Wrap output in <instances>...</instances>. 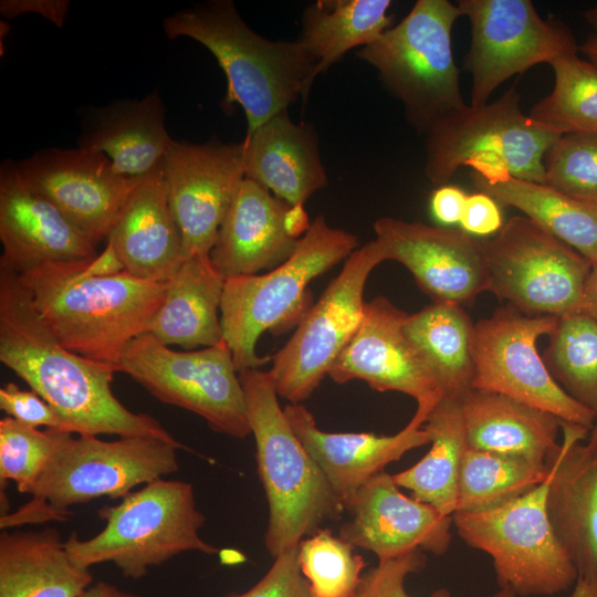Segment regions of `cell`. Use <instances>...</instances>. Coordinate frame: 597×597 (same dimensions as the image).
<instances>
[{"mask_svg": "<svg viewBox=\"0 0 597 597\" xmlns=\"http://www.w3.org/2000/svg\"><path fill=\"white\" fill-rule=\"evenodd\" d=\"M0 362L51 405L77 436L151 437L181 444L158 420L112 390L115 365L65 348L39 317L18 274L0 268Z\"/></svg>", "mask_w": 597, "mask_h": 597, "instance_id": "6da1fadb", "label": "cell"}, {"mask_svg": "<svg viewBox=\"0 0 597 597\" xmlns=\"http://www.w3.org/2000/svg\"><path fill=\"white\" fill-rule=\"evenodd\" d=\"M92 258L49 261L17 274L39 317L65 348L116 365L124 348L147 332L167 282L126 271L102 274Z\"/></svg>", "mask_w": 597, "mask_h": 597, "instance_id": "7a4b0ae2", "label": "cell"}, {"mask_svg": "<svg viewBox=\"0 0 597 597\" xmlns=\"http://www.w3.org/2000/svg\"><path fill=\"white\" fill-rule=\"evenodd\" d=\"M169 40L190 38L212 53L227 77L224 104H239L252 133L303 101L316 78V63L298 41L261 36L230 0H212L177 11L163 21Z\"/></svg>", "mask_w": 597, "mask_h": 597, "instance_id": "3957f363", "label": "cell"}, {"mask_svg": "<svg viewBox=\"0 0 597 597\" xmlns=\"http://www.w3.org/2000/svg\"><path fill=\"white\" fill-rule=\"evenodd\" d=\"M239 376L269 505L265 546L275 558L296 548L324 522L338 520L345 509L294 432L269 370L247 369Z\"/></svg>", "mask_w": 597, "mask_h": 597, "instance_id": "277c9868", "label": "cell"}, {"mask_svg": "<svg viewBox=\"0 0 597 597\" xmlns=\"http://www.w3.org/2000/svg\"><path fill=\"white\" fill-rule=\"evenodd\" d=\"M358 249L357 237L316 217L292 255L262 274L227 279L220 313L223 339L241 373L269 358L256 354L264 332L283 334L297 326L311 307L308 284Z\"/></svg>", "mask_w": 597, "mask_h": 597, "instance_id": "5b68a950", "label": "cell"}, {"mask_svg": "<svg viewBox=\"0 0 597 597\" xmlns=\"http://www.w3.org/2000/svg\"><path fill=\"white\" fill-rule=\"evenodd\" d=\"M98 516L105 521L100 533L81 540L73 532L65 541L72 559L86 568L109 562L124 577L137 579L178 554L218 552L199 535L205 516L185 481L155 480L119 504L100 509Z\"/></svg>", "mask_w": 597, "mask_h": 597, "instance_id": "8992f818", "label": "cell"}, {"mask_svg": "<svg viewBox=\"0 0 597 597\" xmlns=\"http://www.w3.org/2000/svg\"><path fill=\"white\" fill-rule=\"evenodd\" d=\"M460 17L459 7L448 0H418L398 24L357 52L423 135L467 106L451 38Z\"/></svg>", "mask_w": 597, "mask_h": 597, "instance_id": "52a82bcc", "label": "cell"}, {"mask_svg": "<svg viewBox=\"0 0 597 597\" xmlns=\"http://www.w3.org/2000/svg\"><path fill=\"white\" fill-rule=\"evenodd\" d=\"M182 444L151 437L73 434L60 448L17 512L20 524L66 520L69 507L107 496L123 499L140 484L178 471Z\"/></svg>", "mask_w": 597, "mask_h": 597, "instance_id": "ba28073f", "label": "cell"}, {"mask_svg": "<svg viewBox=\"0 0 597 597\" xmlns=\"http://www.w3.org/2000/svg\"><path fill=\"white\" fill-rule=\"evenodd\" d=\"M548 480L496 507L452 515L462 540L491 556L500 587L515 595L558 594L578 578L547 514Z\"/></svg>", "mask_w": 597, "mask_h": 597, "instance_id": "9c48e42d", "label": "cell"}, {"mask_svg": "<svg viewBox=\"0 0 597 597\" xmlns=\"http://www.w3.org/2000/svg\"><path fill=\"white\" fill-rule=\"evenodd\" d=\"M159 401L199 417L216 432L251 433L244 392L228 344L174 350L151 334L133 339L115 365Z\"/></svg>", "mask_w": 597, "mask_h": 597, "instance_id": "30bf717a", "label": "cell"}, {"mask_svg": "<svg viewBox=\"0 0 597 597\" xmlns=\"http://www.w3.org/2000/svg\"><path fill=\"white\" fill-rule=\"evenodd\" d=\"M489 292L530 315L564 316L582 311L590 262L525 216L507 220L483 241Z\"/></svg>", "mask_w": 597, "mask_h": 597, "instance_id": "8fae6325", "label": "cell"}, {"mask_svg": "<svg viewBox=\"0 0 597 597\" xmlns=\"http://www.w3.org/2000/svg\"><path fill=\"white\" fill-rule=\"evenodd\" d=\"M515 86L480 106L467 105L434 124L426 134L427 178L443 185L481 155L502 157L519 179L545 182L544 155L559 136L522 112Z\"/></svg>", "mask_w": 597, "mask_h": 597, "instance_id": "7c38bea8", "label": "cell"}, {"mask_svg": "<svg viewBox=\"0 0 597 597\" xmlns=\"http://www.w3.org/2000/svg\"><path fill=\"white\" fill-rule=\"evenodd\" d=\"M556 322V316H530L507 305L475 323L472 389L507 396L590 431L596 413L554 380L536 348Z\"/></svg>", "mask_w": 597, "mask_h": 597, "instance_id": "4fadbf2b", "label": "cell"}, {"mask_svg": "<svg viewBox=\"0 0 597 597\" xmlns=\"http://www.w3.org/2000/svg\"><path fill=\"white\" fill-rule=\"evenodd\" d=\"M384 259L375 240L356 249L272 357L269 370L279 397L301 404L320 386L359 327L364 290L371 271Z\"/></svg>", "mask_w": 597, "mask_h": 597, "instance_id": "5bb4252c", "label": "cell"}, {"mask_svg": "<svg viewBox=\"0 0 597 597\" xmlns=\"http://www.w3.org/2000/svg\"><path fill=\"white\" fill-rule=\"evenodd\" d=\"M457 6L471 23L463 64L472 75L471 106L488 103L511 76L578 52L568 27L543 19L530 0H459Z\"/></svg>", "mask_w": 597, "mask_h": 597, "instance_id": "9a60e30c", "label": "cell"}, {"mask_svg": "<svg viewBox=\"0 0 597 597\" xmlns=\"http://www.w3.org/2000/svg\"><path fill=\"white\" fill-rule=\"evenodd\" d=\"M184 256H210L221 223L245 178L243 142L172 140L161 164Z\"/></svg>", "mask_w": 597, "mask_h": 597, "instance_id": "2e32d148", "label": "cell"}, {"mask_svg": "<svg viewBox=\"0 0 597 597\" xmlns=\"http://www.w3.org/2000/svg\"><path fill=\"white\" fill-rule=\"evenodd\" d=\"M22 177L94 244L107 239L139 178L119 175L103 153L45 148L15 161Z\"/></svg>", "mask_w": 597, "mask_h": 597, "instance_id": "e0dca14e", "label": "cell"}, {"mask_svg": "<svg viewBox=\"0 0 597 597\" xmlns=\"http://www.w3.org/2000/svg\"><path fill=\"white\" fill-rule=\"evenodd\" d=\"M374 230L384 261L406 266L433 302L463 306L489 290L484 243L462 229L384 217Z\"/></svg>", "mask_w": 597, "mask_h": 597, "instance_id": "ac0fdd59", "label": "cell"}, {"mask_svg": "<svg viewBox=\"0 0 597 597\" xmlns=\"http://www.w3.org/2000/svg\"><path fill=\"white\" fill-rule=\"evenodd\" d=\"M408 314L388 298L366 302L356 333L328 371L337 384L359 379L377 391H399L433 408L443 397L404 333Z\"/></svg>", "mask_w": 597, "mask_h": 597, "instance_id": "d6986e66", "label": "cell"}, {"mask_svg": "<svg viewBox=\"0 0 597 597\" xmlns=\"http://www.w3.org/2000/svg\"><path fill=\"white\" fill-rule=\"evenodd\" d=\"M349 520L339 536L379 562L423 549L442 555L451 543L452 517L412 496H406L392 475L383 471L347 504Z\"/></svg>", "mask_w": 597, "mask_h": 597, "instance_id": "ffe728a7", "label": "cell"}, {"mask_svg": "<svg viewBox=\"0 0 597 597\" xmlns=\"http://www.w3.org/2000/svg\"><path fill=\"white\" fill-rule=\"evenodd\" d=\"M0 268L21 273L49 261L94 256L96 244L20 174L15 161L0 167Z\"/></svg>", "mask_w": 597, "mask_h": 597, "instance_id": "44dd1931", "label": "cell"}, {"mask_svg": "<svg viewBox=\"0 0 597 597\" xmlns=\"http://www.w3.org/2000/svg\"><path fill=\"white\" fill-rule=\"evenodd\" d=\"M432 409L417 407L399 432L377 436L370 432H327L317 427L315 418L303 405L289 404L284 407L294 432L322 469L344 509L388 463L430 443L423 425Z\"/></svg>", "mask_w": 597, "mask_h": 597, "instance_id": "7402d4cb", "label": "cell"}, {"mask_svg": "<svg viewBox=\"0 0 597 597\" xmlns=\"http://www.w3.org/2000/svg\"><path fill=\"white\" fill-rule=\"evenodd\" d=\"M563 440L546 460L547 514L578 573L597 585V452L580 440L589 430L562 422Z\"/></svg>", "mask_w": 597, "mask_h": 597, "instance_id": "603a6c76", "label": "cell"}, {"mask_svg": "<svg viewBox=\"0 0 597 597\" xmlns=\"http://www.w3.org/2000/svg\"><path fill=\"white\" fill-rule=\"evenodd\" d=\"M290 205L244 178L221 223L210 260L227 280L270 271L285 262L297 241L284 227Z\"/></svg>", "mask_w": 597, "mask_h": 597, "instance_id": "cb8c5ba5", "label": "cell"}, {"mask_svg": "<svg viewBox=\"0 0 597 597\" xmlns=\"http://www.w3.org/2000/svg\"><path fill=\"white\" fill-rule=\"evenodd\" d=\"M107 243L124 271L167 282L185 260L182 239L171 212L161 166L138 179Z\"/></svg>", "mask_w": 597, "mask_h": 597, "instance_id": "d4e9b609", "label": "cell"}, {"mask_svg": "<svg viewBox=\"0 0 597 597\" xmlns=\"http://www.w3.org/2000/svg\"><path fill=\"white\" fill-rule=\"evenodd\" d=\"M172 140L163 98L153 91L87 111L77 145L106 155L119 175L142 178L160 168Z\"/></svg>", "mask_w": 597, "mask_h": 597, "instance_id": "484cf974", "label": "cell"}, {"mask_svg": "<svg viewBox=\"0 0 597 597\" xmlns=\"http://www.w3.org/2000/svg\"><path fill=\"white\" fill-rule=\"evenodd\" d=\"M243 147L245 178L290 206L304 205L327 184L314 130L287 111L247 134Z\"/></svg>", "mask_w": 597, "mask_h": 597, "instance_id": "4316f807", "label": "cell"}, {"mask_svg": "<svg viewBox=\"0 0 597 597\" xmlns=\"http://www.w3.org/2000/svg\"><path fill=\"white\" fill-rule=\"evenodd\" d=\"M459 400L469 448L546 464L561 444L563 421L552 413L481 389Z\"/></svg>", "mask_w": 597, "mask_h": 597, "instance_id": "83f0119b", "label": "cell"}, {"mask_svg": "<svg viewBox=\"0 0 597 597\" xmlns=\"http://www.w3.org/2000/svg\"><path fill=\"white\" fill-rule=\"evenodd\" d=\"M224 282L210 256L186 258L167 281L164 301L146 333L167 346L177 345L185 350L221 343Z\"/></svg>", "mask_w": 597, "mask_h": 597, "instance_id": "f1b7e54d", "label": "cell"}, {"mask_svg": "<svg viewBox=\"0 0 597 597\" xmlns=\"http://www.w3.org/2000/svg\"><path fill=\"white\" fill-rule=\"evenodd\" d=\"M54 528L0 535V597H78L92 585Z\"/></svg>", "mask_w": 597, "mask_h": 597, "instance_id": "f546056e", "label": "cell"}, {"mask_svg": "<svg viewBox=\"0 0 597 597\" xmlns=\"http://www.w3.org/2000/svg\"><path fill=\"white\" fill-rule=\"evenodd\" d=\"M404 333L444 397L460 399L472 389L474 323L462 305L433 302L408 314Z\"/></svg>", "mask_w": 597, "mask_h": 597, "instance_id": "4dcf8cb0", "label": "cell"}, {"mask_svg": "<svg viewBox=\"0 0 597 597\" xmlns=\"http://www.w3.org/2000/svg\"><path fill=\"white\" fill-rule=\"evenodd\" d=\"M423 427L431 449L419 462L392 478L398 486L408 489L413 499L452 517L458 506L462 458L468 448L460 400L443 396Z\"/></svg>", "mask_w": 597, "mask_h": 597, "instance_id": "1f68e13d", "label": "cell"}, {"mask_svg": "<svg viewBox=\"0 0 597 597\" xmlns=\"http://www.w3.org/2000/svg\"><path fill=\"white\" fill-rule=\"evenodd\" d=\"M479 192L492 197L500 206H511L551 232L590 264L597 260V208L577 201L545 184L519 179L511 174L488 181L470 174Z\"/></svg>", "mask_w": 597, "mask_h": 597, "instance_id": "d6a6232c", "label": "cell"}, {"mask_svg": "<svg viewBox=\"0 0 597 597\" xmlns=\"http://www.w3.org/2000/svg\"><path fill=\"white\" fill-rule=\"evenodd\" d=\"M389 0H318L302 19L297 40L316 63V77L347 51L375 42L391 24Z\"/></svg>", "mask_w": 597, "mask_h": 597, "instance_id": "836d02e7", "label": "cell"}, {"mask_svg": "<svg viewBox=\"0 0 597 597\" xmlns=\"http://www.w3.org/2000/svg\"><path fill=\"white\" fill-rule=\"evenodd\" d=\"M548 473L546 464L468 447L455 512H479L507 503L541 485Z\"/></svg>", "mask_w": 597, "mask_h": 597, "instance_id": "e575fe53", "label": "cell"}, {"mask_svg": "<svg viewBox=\"0 0 597 597\" xmlns=\"http://www.w3.org/2000/svg\"><path fill=\"white\" fill-rule=\"evenodd\" d=\"M544 363L554 380L597 416V321L584 312L557 317Z\"/></svg>", "mask_w": 597, "mask_h": 597, "instance_id": "d590c367", "label": "cell"}, {"mask_svg": "<svg viewBox=\"0 0 597 597\" xmlns=\"http://www.w3.org/2000/svg\"><path fill=\"white\" fill-rule=\"evenodd\" d=\"M551 66L554 87L532 107L530 117L557 135L597 133V64L575 54Z\"/></svg>", "mask_w": 597, "mask_h": 597, "instance_id": "8d00e7d4", "label": "cell"}, {"mask_svg": "<svg viewBox=\"0 0 597 597\" xmlns=\"http://www.w3.org/2000/svg\"><path fill=\"white\" fill-rule=\"evenodd\" d=\"M354 548L329 528H320L300 542L297 559L312 597H353L357 593L365 562Z\"/></svg>", "mask_w": 597, "mask_h": 597, "instance_id": "74e56055", "label": "cell"}, {"mask_svg": "<svg viewBox=\"0 0 597 597\" xmlns=\"http://www.w3.org/2000/svg\"><path fill=\"white\" fill-rule=\"evenodd\" d=\"M73 433L23 425L6 416L0 420V482L14 481L20 493L30 494L53 457Z\"/></svg>", "mask_w": 597, "mask_h": 597, "instance_id": "f35d334b", "label": "cell"}, {"mask_svg": "<svg viewBox=\"0 0 597 597\" xmlns=\"http://www.w3.org/2000/svg\"><path fill=\"white\" fill-rule=\"evenodd\" d=\"M543 164L545 185L597 208V133L559 135Z\"/></svg>", "mask_w": 597, "mask_h": 597, "instance_id": "ab89813d", "label": "cell"}, {"mask_svg": "<svg viewBox=\"0 0 597 597\" xmlns=\"http://www.w3.org/2000/svg\"><path fill=\"white\" fill-rule=\"evenodd\" d=\"M425 557L419 551L404 556L379 562L362 578L358 597H410L405 589V579L425 566ZM509 588H501L492 597H515ZM431 597H452L446 589L436 590Z\"/></svg>", "mask_w": 597, "mask_h": 597, "instance_id": "60d3db41", "label": "cell"}, {"mask_svg": "<svg viewBox=\"0 0 597 597\" xmlns=\"http://www.w3.org/2000/svg\"><path fill=\"white\" fill-rule=\"evenodd\" d=\"M233 597H312L297 559V547L274 558L268 573L249 590Z\"/></svg>", "mask_w": 597, "mask_h": 597, "instance_id": "b9f144b4", "label": "cell"}, {"mask_svg": "<svg viewBox=\"0 0 597 597\" xmlns=\"http://www.w3.org/2000/svg\"><path fill=\"white\" fill-rule=\"evenodd\" d=\"M0 408L8 417L23 425L66 431L61 417L51 405L35 391L21 389L14 383H8L0 388Z\"/></svg>", "mask_w": 597, "mask_h": 597, "instance_id": "7bdbcfd3", "label": "cell"}, {"mask_svg": "<svg viewBox=\"0 0 597 597\" xmlns=\"http://www.w3.org/2000/svg\"><path fill=\"white\" fill-rule=\"evenodd\" d=\"M460 224L471 235L498 233L504 224L500 205L483 192L468 195Z\"/></svg>", "mask_w": 597, "mask_h": 597, "instance_id": "ee69618b", "label": "cell"}, {"mask_svg": "<svg viewBox=\"0 0 597 597\" xmlns=\"http://www.w3.org/2000/svg\"><path fill=\"white\" fill-rule=\"evenodd\" d=\"M69 10V0H1L0 2V13L7 19L35 13L59 28L63 27Z\"/></svg>", "mask_w": 597, "mask_h": 597, "instance_id": "f6af8a7d", "label": "cell"}, {"mask_svg": "<svg viewBox=\"0 0 597 597\" xmlns=\"http://www.w3.org/2000/svg\"><path fill=\"white\" fill-rule=\"evenodd\" d=\"M467 196L453 186H441L436 189L430 198L433 217L443 224L460 222Z\"/></svg>", "mask_w": 597, "mask_h": 597, "instance_id": "bcb514c9", "label": "cell"}, {"mask_svg": "<svg viewBox=\"0 0 597 597\" xmlns=\"http://www.w3.org/2000/svg\"><path fill=\"white\" fill-rule=\"evenodd\" d=\"M311 223L304 205L290 206L285 212V230L295 240H298L307 232Z\"/></svg>", "mask_w": 597, "mask_h": 597, "instance_id": "7dc6e473", "label": "cell"}, {"mask_svg": "<svg viewBox=\"0 0 597 597\" xmlns=\"http://www.w3.org/2000/svg\"><path fill=\"white\" fill-rule=\"evenodd\" d=\"M582 312L597 321V260L591 264L585 284Z\"/></svg>", "mask_w": 597, "mask_h": 597, "instance_id": "c3c4849f", "label": "cell"}, {"mask_svg": "<svg viewBox=\"0 0 597 597\" xmlns=\"http://www.w3.org/2000/svg\"><path fill=\"white\" fill-rule=\"evenodd\" d=\"M583 17L593 28L594 33L586 39L578 50L588 57V61L597 64V4L585 11Z\"/></svg>", "mask_w": 597, "mask_h": 597, "instance_id": "681fc988", "label": "cell"}, {"mask_svg": "<svg viewBox=\"0 0 597 597\" xmlns=\"http://www.w3.org/2000/svg\"><path fill=\"white\" fill-rule=\"evenodd\" d=\"M78 597H139L106 582H97L86 588Z\"/></svg>", "mask_w": 597, "mask_h": 597, "instance_id": "f907efd6", "label": "cell"}, {"mask_svg": "<svg viewBox=\"0 0 597 597\" xmlns=\"http://www.w3.org/2000/svg\"><path fill=\"white\" fill-rule=\"evenodd\" d=\"M569 597H597V585L577 578L574 590Z\"/></svg>", "mask_w": 597, "mask_h": 597, "instance_id": "816d5d0a", "label": "cell"}, {"mask_svg": "<svg viewBox=\"0 0 597 597\" xmlns=\"http://www.w3.org/2000/svg\"><path fill=\"white\" fill-rule=\"evenodd\" d=\"M586 443L591 450L597 452V418Z\"/></svg>", "mask_w": 597, "mask_h": 597, "instance_id": "f5cc1de1", "label": "cell"}, {"mask_svg": "<svg viewBox=\"0 0 597 597\" xmlns=\"http://www.w3.org/2000/svg\"><path fill=\"white\" fill-rule=\"evenodd\" d=\"M353 597H358V594L356 593Z\"/></svg>", "mask_w": 597, "mask_h": 597, "instance_id": "db71d44e", "label": "cell"}]
</instances>
